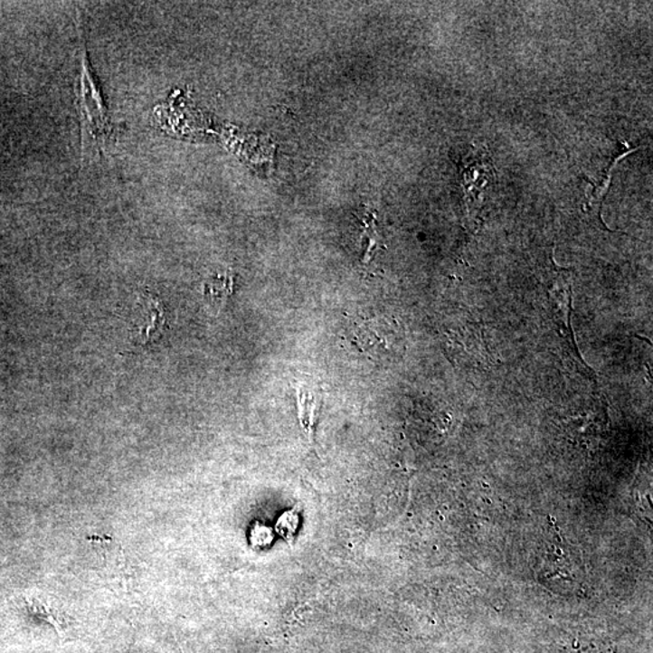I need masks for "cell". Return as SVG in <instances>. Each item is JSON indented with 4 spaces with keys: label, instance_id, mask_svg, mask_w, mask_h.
<instances>
[{
    "label": "cell",
    "instance_id": "obj_1",
    "mask_svg": "<svg viewBox=\"0 0 653 653\" xmlns=\"http://www.w3.org/2000/svg\"><path fill=\"white\" fill-rule=\"evenodd\" d=\"M79 31V78L77 82V103L79 118L81 125V150L84 160L104 152L108 141L112 137L113 123L99 81L93 74L86 50L84 32L80 23L77 24Z\"/></svg>",
    "mask_w": 653,
    "mask_h": 653
},
{
    "label": "cell",
    "instance_id": "obj_2",
    "mask_svg": "<svg viewBox=\"0 0 653 653\" xmlns=\"http://www.w3.org/2000/svg\"><path fill=\"white\" fill-rule=\"evenodd\" d=\"M357 346L374 361H397L405 353L403 328L394 319L376 317L355 326Z\"/></svg>",
    "mask_w": 653,
    "mask_h": 653
},
{
    "label": "cell",
    "instance_id": "obj_3",
    "mask_svg": "<svg viewBox=\"0 0 653 653\" xmlns=\"http://www.w3.org/2000/svg\"><path fill=\"white\" fill-rule=\"evenodd\" d=\"M548 294H550V305L552 314L555 325L558 326L559 335L564 339L566 345L569 347L570 353L573 355V361L576 365L582 368L588 375H593V371L583 361L580 355L579 347L575 342L572 326V311H573V289L570 283L569 271L557 270L551 286L548 287Z\"/></svg>",
    "mask_w": 653,
    "mask_h": 653
},
{
    "label": "cell",
    "instance_id": "obj_4",
    "mask_svg": "<svg viewBox=\"0 0 653 653\" xmlns=\"http://www.w3.org/2000/svg\"><path fill=\"white\" fill-rule=\"evenodd\" d=\"M447 347L448 354L462 365L486 368L493 364V356L482 332L473 326H465L448 336Z\"/></svg>",
    "mask_w": 653,
    "mask_h": 653
},
{
    "label": "cell",
    "instance_id": "obj_5",
    "mask_svg": "<svg viewBox=\"0 0 653 653\" xmlns=\"http://www.w3.org/2000/svg\"><path fill=\"white\" fill-rule=\"evenodd\" d=\"M143 303H145V317L137 326V335H136V345L137 347L146 346L147 344L152 343L157 338L165 328V311L163 303L157 299L152 293L147 292L145 296H141Z\"/></svg>",
    "mask_w": 653,
    "mask_h": 653
},
{
    "label": "cell",
    "instance_id": "obj_6",
    "mask_svg": "<svg viewBox=\"0 0 653 653\" xmlns=\"http://www.w3.org/2000/svg\"><path fill=\"white\" fill-rule=\"evenodd\" d=\"M298 398V404H299V420L301 426L304 427L305 432L308 436L312 437L314 433V427L316 420H317V402L314 397L308 396V394L300 393Z\"/></svg>",
    "mask_w": 653,
    "mask_h": 653
},
{
    "label": "cell",
    "instance_id": "obj_7",
    "mask_svg": "<svg viewBox=\"0 0 653 653\" xmlns=\"http://www.w3.org/2000/svg\"><path fill=\"white\" fill-rule=\"evenodd\" d=\"M299 526V507L296 506L290 511L283 513L279 516L278 523H276V533L279 535L289 544L292 546L294 538Z\"/></svg>",
    "mask_w": 653,
    "mask_h": 653
},
{
    "label": "cell",
    "instance_id": "obj_8",
    "mask_svg": "<svg viewBox=\"0 0 653 653\" xmlns=\"http://www.w3.org/2000/svg\"><path fill=\"white\" fill-rule=\"evenodd\" d=\"M232 290V278L229 274L218 275L204 285V293L218 304L224 303Z\"/></svg>",
    "mask_w": 653,
    "mask_h": 653
},
{
    "label": "cell",
    "instance_id": "obj_9",
    "mask_svg": "<svg viewBox=\"0 0 653 653\" xmlns=\"http://www.w3.org/2000/svg\"><path fill=\"white\" fill-rule=\"evenodd\" d=\"M32 609H33L35 615L52 624V626L55 627L57 633L62 635L64 630V619L62 613L57 612L56 610H52V606H46L41 601L32 602Z\"/></svg>",
    "mask_w": 653,
    "mask_h": 653
}]
</instances>
